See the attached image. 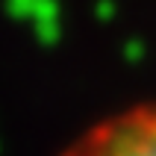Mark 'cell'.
<instances>
[{"label":"cell","instance_id":"6da1fadb","mask_svg":"<svg viewBox=\"0 0 156 156\" xmlns=\"http://www.w3.org/2000/svg\"><path fill=\"white\" fill-rule=\"evenodd\" d=\"M56 156H156V100L124 106L94 121Z\"/></svg>","mask_w":156,"mask_h":156}]
</instances>
